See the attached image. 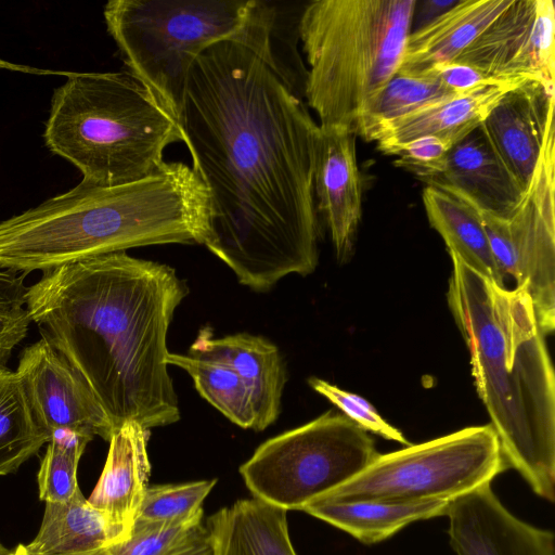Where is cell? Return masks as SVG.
I'll return each instance as SVG.
<instances>
[{
	"mask_svg": "<svg viewBox=\"0 0 555 555\" xmlns=\"http://www.w3.org/2000/svg\"><path fill=\"white\" fill-rule=\"evenodd\" d=\"M274 22L271 9H259L241 34L197 56L179 119L210 198L203 245L257 292L319 262L320 127L274 51Z\"/></svg>",
	"mask_w": 555,
	"mask_h": 555,
	"instance_id": "6da1fadb",
	"label": "cell"
},
{
	"mask_svg": "<svg viewBox=\"0 0 555 555\" xmlns=\"http://www.w3.org/2000/svg\"><path fill=\"white\" fill-rule=\"evenodd\" d=\"M186 294L171 267L118 251L44 271L25 305L114 429L128 422L152 429L180 420L167 332Z\"/></svg>",
	"mask_w": 555,
	"mask_h": 555,
	"instance_id": "7a4b0ae2",
	"label": "cell"
},
{
	"mask_svg": "<svg viewBox=\"0 0 555 555\" xmlns=\"http://www.w3.org/2000/svg\"><path fill=\"white\" fill-rule=\"evenodd\" d=\"M448 302L501 449L540 498L555 499V378L525 286L508 289L451 255Z\"/></svg>",
	"mask_w": 555,
	"mask_h": 555,
	"instance_id": "3957f363",
	"label": "cell"
},
{
	"mask_svg": "<svg viewBox=\"0 0 555 555\" xmlns=\"http://www.w3.org/2000/svg\"><path fill=\"white\" fill-rule=\"evenodd\" d=\"M209 218L208 190L182 162L118 185L81 180L0 222V269L28 274L133 247L203 244Z\"/></svg>",
	"mask_w": 555,
	"mask_h": 555,
	"instance_id": "277c9868",
	"label": "cell"
},
{
	"mask_svg": "<svg viewBox=\"0 0 555 555\" xmlns=\"http://www.w3.org/2000/svg\"><path fill=\"white\" fill-rule=\"evenodd\" d=\"M46 146L73 164L82 181L112 186L140 180L183 142L178 119L128 70L77 73L54 89Z\"/></svg>",
	"mask_w": 555,
	"mask_h": 555,
	"instance_id": "5b68a950",
	"label": "cell"
},
{
	"mask_svg": "<svg viewBox=\"0 0 555 555\" xmlns=\"http://www.w3.org/2000/svg\"><path fill=\"white\" fill-rule=\"evenodd\" d=\"M415 0H314L297 37L307 69L304 96L319 127L356 134L360 119L398 72Z\"/></svg>",
	"mask_w": 555,
	"mask_h": 555,
	"instance_id": "8992f818",
	"label": "cell"
},
{
	"mask_svg": "<svg viewBox=\"0 0 555 555\" xmlns=\"http://www.w3.org/2000/svg\"><path fill=\"white\" fill-rule=\"evenodd\" d=\"M255 5V0H111L103 15L128 72L179 121L195 60L241 34Z\"/></svg>",
	"mask_w": 555,
	"mask_h": 555,
	"instance_id": "52a82bcc",
	"label": "cell"
},
{
	"mask_svg": "<svg viewBox=\"0 0 555 555\" xmlns=\"http://www.w3.org/2000/svg\"><path fill=\"white\" fill-rule=\"evenodd\" d=\"M508 468L490 424L378 454L359 475L317 498L331 502L448 501L489 485ZM315 500V499H314Z\"/></svg>",
	"mask_w": 555,
	"mask_h": 555,
	"instance_id": "ba28073f",
	"label": "cell"
},
{
	"mask_svg": "<svg viewBox=\"0 0 555 555\" xmlns=\"http://www.w3.org/2000/svg\"><path fill=\"white\" fill-rule=\"evenodd\" d=\"M378 454L367 431L331 410L260 444L240 474L254 498L301 509L359 475Z\"/></svg>",
	"mask_w": 555,
	"mask_h": 555,
	"instance_id": "9c48e42d",
	"label": "cell"
},
{
	"mask_svg": "<svg viewBox=\"0 0 555 555\" xmlns=\"http://www.w3.org/2000/svg\"><path fill=\"white\" fill-rule=\"evenodd\" d=\"M555 130L544 144L516 209L505 219L481 215L492 256L503 276L529 294L541 331L555 327Z\"/></svg>",
	"mask_w": 555,
	"mask_h": 555,
	"instance_id": "30bf717a",
	"label": "cell"
},
{
	"mask_svg": "<svg viewBox=\"0 0 555 555\" xmlns=\"http://www.w3.org/2000/svg\"><path fill=\"white\" fill-rule=\"evenodd\" d=\"M495 82L535 80L555 89L553 0H512L454 61Z\"/></svg>",
	"mask_w": 555,
	"mask_h": 555,
	"instance_id": "8fae6325",
	"label": "cell"
},
{
	"mask_svg": "<svg viewBox=\"0 0 555 555\" xmlns=\"http://www.w3.org/2000/svg\"><path fill=\"white\" fill-rule=\"evenodd\" d=\"M34 416L50 437L75 433L109 441L114 426L79 374L43 337L23 349L17 370Z\"/></svg>",
	"mask_w": 555,
	"mask_h": 555,
	"instance_id": "7c38bea8",
	"label": "cell"
},
{
	"mask_svg": "<svg viewBox=\"0 0 555 555\" xmlns=\"http://www.w3.org/2000/svg\"><path fill=\"white\" fill-rule=\"evenodd\" d=\"M446 516L456 555H555L554 533L512 514L491 483L452 501Z\"/></svg>",
	"mask_w": 555,
	"mask_h": 555,
	"instance_id": "4fadbf2b",
	"label": "cell"
},
{
	"mask_svg": "<svg viewBox=\"0 0 555 555\" xmlns=\"http://www.w3.org/2000/svg\"><path fill=\"white\" fill-rule=\"evenodd\" d=\"M422 181L500 219L512 215L526 192L481 124L450 149L440 171Z\"/></svg>",
	"mask_w": 555,
	"mask_h": 555,
	"instance_id": "5bb4252c",
	"label": "cell"
},
{
	"mask_svg": "<svg viewBox=\"0 0 555 555\" xmlns=\"http://www.w3.org/2000/svg\"><path fill=\"white\" fill-rule=\"evenodd\" d=\"M555 89L522 81L496 102L481 125L494 149L526 190L554 127Z\"/></svg>",
	"mask_w": 555,
	"mask_h": 555,
	"instance_id": "9a60e30c",
	"label": "cell"
},
{
	"mask_svg": "<svg viewBox=\"0 0 555 555\" xmlns=\"http://www.w3.org/2000/svg\"><path fill=\"white\" fill-rule=\"evenodd\" d=\"M356 134L320 128L313 173L318 214L330 230L336 257H350L362 217V179L356 152Z\"/></svg>",
	"mask_w": 555,
	"mask_h": 555,
	"instance_id": "2e32d148",
	"label": "cell"
},
{
	"mask_svg": "<svg viewBox=\"0 0 555 555\" xmlns=\"http://www.w3.org/2000/svg\"><path fill=\"white\" fill-rule=\"evenodd\" d=\"M189 356L216 360L232 367L249 390L255 411V430L274 423L281 411L286 372L278 347L247 333L215 338L209 327L199 331Z\"/></svg>",
	"mask_w": 555,
	"mask_h": 555,
	"instance_id": "e0dca14e",
	"label": "cell"
},
{
	"mask_svg": "<svg viewBox=\"0 0 555 555\" xmlns=\"http://www.w3.org/2000/svg\"><path fill=\"white\" fill-rule=\"evenodd\" d=\"M150 429L128 422L114 430L102 474L88 499L120 531L131 535L147 480L151 464L147 455Z\"/></svg>",
	"mask_w": 555,
	"mask_h": 555,
	"instance_id": "ac0fdd59",
	"label": "cell"
},
{
	"mask_svg": "<svg viewBox=\"0 0 555 555\" xmlns=\"http://www.w3.org/2000/svg\"><path fill=\"white\" fill-rule=\"evenodd\" d=\"M520 82L486 85L457 93L378 127L365 141L375 142L377 150L388 155H396L403 145L421 137H437L454 145L482 122L505 92Z\"/></svg>",
	"mask_w": 555,
	"mask_h": 555,
	"instance_id": "d6986e66",
	"label": "cell"
},
{
	"mask_svg": "<svg viewBox=\"0 0 555 555\" xmlns=\"http://www.w3.org/2000/svg\"><path fill=\"white\" fill-rule=\"evenodd\" d=\"M512 0H457L405 41L397 73L423 75L435 65L454 62Z\"/></svg>",
	"mask_w": 555,
	"mask_h": 555,
	"instance_id": "ffe728a7",
	"label": "cell"
},
{
	"mask_svg": "<svg viewBox=\"0 0 555 555\" xmlns=\"http://www.w3.org/2000/svg\"><path fill=\"white\" fill-rule=\"evenodd\" d=\"M287 512L257 498L238 500L206 522L214 555H297Z\"/></svg>",
	"mask_w": 555,
	"mask_h": 555,
	"instance_id": "44dd1931",
	"label": "cell"
},
{
	"mask_svg": "<svg viewBox=\"0 0 555 555\" xmlns=\"http://www.w3.org/2000/svg\"><path fill=\"white\" fill-rule=\"evenodd\" d=\"M450 503L331 502L315 499L300 511L347 532L363 544H375L412 522L446 516Z\"/></svg>",
	"mask_w": 555,
	"mask_h": 555,
	"instance_id": "7402d4cb",
	"label": "cell"
},
{
	"mask_svg": "<svg viewBox=\"0 0 555 555\" xmlns=\"http://www.w3.org/2000/svg\"><path fill=\"white\" fill-rule=\"evenodd\" d=\"M126 541L78 488L64 503L47 502L40 529L27 544L42 555H80Z\"/></svg>",
	"mask_w": 555,
	"mask_h": 555,
	"instance_id": "603a6c76",
	"label": "cell"
},
{
	"mask_svg": "<svg viewBox=\"0 0 555 555\" xmlns=\"http://www.w3.org/2000/svg\"><path fill=\"white\" fill-rule=\"evenodd\" d=\"M430 225L441 235L451 255L488 279L504 285L486 232L481 214L468 204L430 185L423 191Z\"/></svg>",
	"mask_w": 555,
	"mask_h": 555,
	"instance_id": "cb8c5ba5",
	"label": "cell"
},
{
	"mask_svg": "<svg viewBox=\"0 0 555 555\" xmlns=\"http://www.w3.org/2000/svg\"><path fill=\"white\" fill-rule=\"evenodd\" d=\"M49 441L34 416L20 376L0 366V476L16 472Z\"/></svg>",
	"mask_w": 555,
	"mask_h": 555,
	"instance_id": "d4e9b609",
	"label": "cell"
},
{
	"mask_svg": "<svg viewBox=\"0 0 555 555\" xmlns=\"http://www.w3.org/2000/svg\"><path fill=\"white\" fill-rule=\"evenodd\" d=\"M167 362L184 370L198 393L232 423L255 430L256 418L249 390L232 367L216 360L170 352Z\"/></svg>",
	"mask_w": 555,
	"mask_h": 555,
	"instance_id": "484cf974",
	"label": "cell"
},
{
	"mask_svg": "<svg viewBox=\"0 0 555 555\" xmlns=\"http://www.w3.org/2000/svg\"><path fill=\"white\" fill-rule=\"evenodd\" d=\"M455 94L431 73H396L360 119L356 135L365 140L378 127Z\"/></svg>",
	"mask_w": 555,
	"mask_h": 555,
	"instance_id": "4316f807",
	"label": "cell"
},
{
	"mask_svg": "<svg viewBox=\"0 0 555 555\" xmlns=\"http://www.w3.org/2000/svg\"><path fill=\"white\" fill-rule=\"evenodd\" d=\"M92 438L75 433L52 435L38 472L39 498L51 503L69 501L79 488L77 469L80 457Z\"/></svg>",
	"mask_w": 555,
	"mask_h": 555,
	"instance_id": "83f0119b",
	"label": "cell"
},
{
	"mask_svg": "<svg viewBox=\"0 0 555 555\" xmlns=\"http://www.w3.org/2000/svg\"><path fill=\"white\" fill-rule=\"evenodd\" d=\"M206 533L203 516L173 524L134 522L128 540L80 555H175Z\"/></svg>",
	"mask_w": 555,
	"mask_h": 555,
	"instance_id": "f1b7e54d",
	"label": "cell"
},
{
	"mask_svg": "<svg viewBox=\"0 0 555 555\" xmlns=\"http://www.w3.org/2000/svg\"><path fill=\"white\" fill-rule=\"evenodd\" d=\"M217 479L147 487L135 522L173 524L203 516L202 504Z\"/></svg>",
	"mask_w": 555,
	"mask_h": 555,
	"instance_id": "f546056e",
	"label": "cell"
},
{
	"mask_svg": "<svg viewBox=\"0 0 555 555\" xmlns=\"http://www.w3.org/2000/svg\"><path fill=\"white\" fill-rule=\"evenodd\" d=\"M308 383L313 390L325 397L330 402L336 405L344 415L365 431L374 433L385 439L399 442L405 447L411 444L403 434L386 422L366 399L357 393L343 390L319 377H310Z\"/></svg>",
	"mask_w": 555,
	"mask_h": 555,
	"instance_id": "4dcf8cb0",
	"label": "cell"
},
{
	"mask_svg": "<svg viewBox=\"0 0 555 555\" xmlns=\"http://www.w3.org/2000/svg\"><path fill=\"white\" fill-rule=\"evenodd\" d=\"M452 146L437 137H421L403 145L397 152L398 158L393 164L423 180L441 170Z\"/></svg>",
	"mask_w": 555,
	"mask_h": 555,
	"instance_id": "1f68e13d",
	"label": "cell"
},
{
	"mask_svg": "<svg viewBox=\"0 0 555 555\" xmlns=\"http://www.w3.org/2000/svg\"><path fill=\"white\" fill-rule=\"evenodd\" d=\"M23 306L0 300V366H5L14 348L27 336L31 319Z\"/></svg>",
	"mask_w": 555,
	"mask_h": 555,
	"instance_id": "d6a6232c",
	"label": "cell"
},
{
	"mask_svg": "<svg viewBox=\"0 0 555 555\" xmlns=\"http://www.w3.org/2000/svg\"><path fill=\"white\" fill-rule=\"evenodd\" d=\"M428 73H431L448 89L456 93L467 92L486 85L499 83L489 79L478 69L457 62L435 65Z\"/></svg>",
	"mask_w": 555,
	"mask_h": 555,
	"instance_id": "836d02e7",
	"label": "cell"
},
{
	"mask_svg": "<svg viewBox=\"0 0 555 555\" xmlns=\"http://www.w3.org/2000/svg\"><path fill=\"white\" fill-rule=\"evenodd\" d=\"M456 1L457 0H415L412 24L416 22L417 27L413 30L433 22L436 17L453 7Z\"/></svg>",
	"mask_w": 555,
	"mask_h": 555,
	"instance_id": "e575fe53",
	"label": "cell"
},
{
	"mask_svg": "<svg viewBox=\"0 0 555 555\" xmlns=\"http://www.w3.org/2000/svg\"><path fill=\"white\" fill-rule=\"evenodd\" d=\"M0 69H8L12 72H20L24 74H34V75H59L69 77L74 72L68 70H54V69H44L37 68L28 65L16 64L5 60L0 59Z\"/></svg>",
	"mask_w": 555,
	"mask_h": 555,
	"instance_id": "d590c367",
	"label": "cell"
},
{
	"mask_svg": "<svg viewBox=\"0 0 555 555\" xmlns=\"http://www.w3.org/2000/svg\"><path fill=\"white\" fill-rule=\"evenodd\" d=\"M17 293V280L14 273L0 271V300H12Z\"/></svg>",
	"mask_w": 555,
	"mask_h": 555,
	"instance_id": "8d00e7d4",
	"label": "cell"
},
{
	"mask_svg": "<svg viewBox=\"0 0 555 555\" xmlns=\"http://www.w3.org/2000/svg\"><path fill=\"white\" fill-rule=\"evenodd\" d=\"M175 555H214L208 530L205 535H203L192 545L176 553Z\"/></svg>",
	"mask_w": 555,
	"mask_h": 555,
	"instance_id": "74e56055",
	"label": "cell"
},
{
	"mask_svg": "<svg viewBox=\"0 0 555 555\" xmlns=\"http://www.w3.org/2000/svg\"><path fill=\"white\" fill-rule=\"evenodd\" d=\"M9 555H42L40 553L34 552L28 547V545L18 544L13 551H10Z\"/></svg>",
	"mask_w": 555,
	"mask_h": 555,
	"instance_id": "f35d334b",
	"label": "cell"
},
{
	"mask_svg": "<svg viewBox=\"0 0 555 555\" xmlns=\"http://www.w3.org/2000/svg\"><path fill=\"white\" fill-rule=\"evenodd\" d=\"M10 551L0 542V555H9Z\"/></svg>",
	"mask_w": 555,
	"mask_h": 555,
	"instance_id": "ab89813d",
	"label": "cell"
}]
</instances>
